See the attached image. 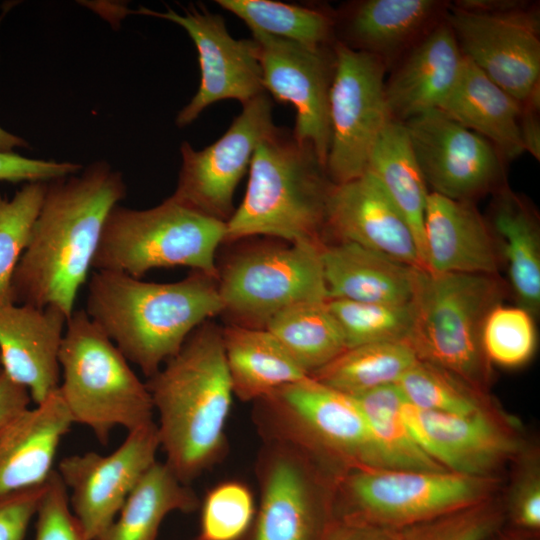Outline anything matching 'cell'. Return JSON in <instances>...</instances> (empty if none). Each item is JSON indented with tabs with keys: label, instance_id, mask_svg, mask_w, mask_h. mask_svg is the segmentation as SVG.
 Instances as JSON below:
<instances>
[{
	"label": "cell",
	"instance_id": "6da1fadb",
	"mask_svg": "<svg viewBox=\"0 0 540 540\" xmlns=\"http://www.w3.org/2000/svg\"><path fill=\"white\" fill-rule=\"evenodd\" d=\"M126 196L122 174L98 162L47 182L28 245L14 271V303L75 311L110 211Z\"/></svg>",
	"mask_w": 540,
	"mask_h": 540
},
{
	"label": "cell",
	"instance_id": "7a4b0ae2",
	"mask_svg": "<svg viewBox=\"0 0 540 540\" xmlns=\"http://www.w3.org/2000/svg\"><path fill=\"white\" fill-rule=\"evenodd\" d=\"M165 463L189 485L224 455L233 388L222 328L207 320L146 382Z\"/></svg>",
	"mask_w": 540,
	"mask_h": 540
},
{
	"label": "cell",
	"instance_id": "3957f363",
	"mask_svg": "<svg viewBox=\"0 0 540 540\" xmlns=\"http://www.w3.org/2000/svg\"><path fill=\"white\" fill-rule=\"evenodd\" d=\"M222 309L217 279L191 270L184 279L170 283L94 271L84 310L125 358L150 378L199 325Z\"/></svg>",
	"mask_w": 540,
	"mask_h": 540
},
{
	"label": "cell",
	"instance_id": "277c9868",
	"mask_svg": "<svg viewBox=\"0 0 540 540\" xmlns=\"http://www.w3.org/2000/svg\"><path fill=\"white\" fill-rule=\"evenodd\" d=\"M243 200L226 222L224 243L267 237L322 248L334 183L316 153L275 128L253 154Z\"/></svg>",
	"mask_w": 540,
	"mask_h": 540
},
{
	"label": "cell",
	"instance_id": "5b68a950",
	"mask_svg": "<svg viewBox=\"0 0 540 540\" xmlns=\"http://www.w3.org/2000/svg\"><path fill=\"white\" fill-rule=\"evenodd\" d=\"M59 365L58 391L73 423L89 427L99 442L117 426L131 431L154 421L146 383L84 309L67 319Z\"/></svg>",
	"mask_w": 540,
	"mask_h": 540
},
{
	"label": "cell",
	"instance_id": "8992f818",
	"mask_svg": "<svg viewBox=\"0 0 540 540\" xmlns=\"http://www.w3.org/2000/svg\"><path fill=\"white\" fill-rule=\"evenodd\" d=\"M225 234V222L172 195L145 210L116 205L106 218L92 269L141 279L153 269L185 266L218 279L216 252Z\"/></svg>",
	"mask_w": 540,
	"mask_h": 540
},
{
	"label": "cell",
	"instance_id": "52a82bcc",
	"mask_svg": "<svg viewBox=\"0 0 540 540\" xmlns=\"http://www.w3.org/2000/svg\"><path fill=\"white\" fill-rule=\"evenodd\" d=\"M496 276L416 271L413 325L406 344L420 361L448 370L482 390L488 362L480 333L488 311L501 303Z\"/></svg>",
	"mask_w": 540,
	"mask_h": 540
},
{
	"label": "cell",
	"instance_id": "ba28073f",
	"mask_svg": "<svg viewBox=\"0 0 540 540\" xmlns=\"http://www.w3.org/2000/svg\"><path fill=\"white\" fill-rule=\"evenodd\" d=\"M258 402L270 434L292 442L335 475L388 469L353 397L309 376Z\"/></svg>",
	"mask_w": 540,
	"mask_h": 540
},
{
	"label": "cell",
	"instance_id": "9c48e42d",
	"mask_svg": "<svg viewBox=\"0 0 540 540\" xmlns=\"http://www.w3.org/2000/svg\"><path fill=\"white\" fill-rule=\"evenodd\" d=\"M321 249L264 237L235 250L217 265L221 315L228 324L266 329L292 304L327 301Z\"/></svg>",
	"mask_w": 540,
	"mask_h": 540
},
{
	"label": "cell",
	"instance_id": "30bf717a",
	"mask_svg": "<svg viewBox=\"0 0 540 540\" xmlns=\"http://www.w3.org/2000/svg\"><path fill=\"white\" fill-rule=\"evenodd\" d=\"M495 479L448 470L354 469L336 482L341 504L334 515L400 530L492 498Z\"/></svg>",
	"mask_w": 540,
	"mask_h": 540
},
{
	"label": "cell",
	"instance_id": "8fae6325",
	"mask_svg": "<svg viewBox=\"0 0 540 540\" xmlns=\"http://www.w3.org/2000/svg\"><path fill=\"white\" fill-rule=\"evenodd\" d=\"M334 51L325 167L331 181L341 184L366 172L372 149L391 118L385 97V64L337 42Z\"/></svg>",
	"mask_w": 540,
	"mask_h": 540
},
{
	"label": "cell",
	"instance_id": "7c38bea8",
	"mask_svg": "<svg viewBox=\"0 0 540 540\" xmlns=\"http://www.w3.org/2000/svg\"><path fill=\"white\" fill-rule=\"evenodd\" d=\"M269 439L252 540H322L334 517V495L323 492L318 463L284 438Z\"/></svg>",
	"mask_w": 540,
	"mask_h": 540
},
{
	"label": "cell",
	"instance_id": "4fadbf2b",
	"mask_svg": "<svg viewBox=\"0 0 540 540\" xmlns=\"http://www.w3.org/2000/svg\"><path fill=\"white\" fill-rule=\"evenodd\" d=\"M427 186L464 202L505 187V162L485 138L431 110L403 123Z\"/></svg>",
	"mask_w": 540,
	"mask_h": 540
},
{
	"label": "cell",
	"instance_id": "5bb4252c",
	"mask_svg": "<svg viewBox=\"0 0 540 540\" xmlns=\"http://www.w3.org/2000/svg\"><path fill=\"white\" fill-rule=\"evenodd\" d=\"M272 108V101L263 93L243 105L213 144L197 151L183 142L178 184L172 196L226 223L235 211L234 192L249 171L256 147L275 128Z\"/></svg>",
	"mask_w": 540,
	"mask_h": 540
},
{
	"label": "cell",
	"instance_id": "9a60e30c",
	"mask_svg": "<svg viewBox=\"0 0 540 540\" xmlns=\"http://www.w3.org/2000/svg\"><path fill=\"white\" fill-rule=\"evenodd\" d=\"M251 33L257 46L264 90L277 101L294 106V138L310 147L325 166L330 146L334 44L312 47L258 31Z\"/></svg>",
	"mask_w": 540,
	"mask_h": 540
},
{
	"label": "cell",
	"instance_id": "2e32d148",
	"mask_svg": "<svg viewBox=\"0 0 540 540\" xmlns=\"http://www.w3.org/2000/svg\"><path fill=\"white\" fill-rule=\"evenodd\" d=\"M157 423L131 431L113 452H86L64 457L59 473L71 509L90 540H96L115 520L127 497L157 461Z\"/></svg>",
	"mask_w": 540,
	"mask_h": 540
},
{
	"label": "cell",
	"instance_id": "e0dca14e",
	"mask_svg": "<svg viewBox=\"0 0 540 540\" xmlns=\"http://www.w3.org/2000/svg\"><path fill=\"white\" fill-rule=\"evenodd\" d=\"M446 20L463 55L524 104L540 87V20L536 5L482 14L451 5Z\"/></svg>",
	"mask_w": 540,
	"mask_h": 540
},
{
	"label": "cell",
	"instance_id": "ac0fdd59",
	"mask_svg": "<svg viewBox=\"0 0 540 540\" xmlns=\"http://www.w3.org/2000/svg\"><path fill=\"white\" fill-rule=\"evenodd\" d=\"M135 13L166 19L186 30L198 54L201 80L196 94L177 115L176 124H191L210 105L233 99L246 104L265 93L257 46L253 39L237 40L224 19L204 6H190L184 14L141 7Z\"/></svg>",
	"mask_w": 540,
	"mask_h": 540
},
{
	"label": "cell",
	"instance_id": "d6986e66",
	"mask_svg": "<svg viewBox=\"0 0 540 540\" xmlns=\"http://www.w3.org/2000/svg\"><path fill=\"white\" fill-rule=\"evenodd\" d=\"M402 413L419 447L448 471L492 477L520 453L519 441L492 409L459 415L419 409L405 400Z\"/></svg>",
	"mask_w": 540,
	"mask_h": 540
},
{
	"label": "cell",
	"instance_id": "ffe728a7",
	"mask_svg": "<svg viewBox=\"0 0 540 540\" xmlns=\"http://www.w3.org/2000/svg\"><path fill=\"white\" fill-rule=\"evenodd\" d=\"M326 237L327 242H352L425 270L411 228L368 172L334 184L327 205Z\"/></svg>",
	"mask_w": 540,
	"mask_h": 540
},
{
	"label": "cell",
	"instance_id": "44dd1931",
	"mask_svg": "<svg viewBox=\"0 0 540 540\" xmlns=\"http://www.w3.org/2000/svg\"><path fill=\"white\" fill-rule=\"evenodd\" d=\"M441 0H358L334 15L335 42L379 58L389 70L411 47L446 19Z\"/></svg>",
	"mask_w": 540,
	"mask_h": 540
},
{
	"label": "cell",
	"instance_id": "7402d4cb",
	"mask_svg": "<svg viewBox=\"0 0 540 540\" xmlns=\"http://www.w3.org/2000/svg\"><path fill=\"white\" fill-rule=\"evenodd\" d=\"M67 319L54 306L0 303L1 370L24 386L35 404L59 387V351Z\"/></svg>",
	"mask_w": 540,
	"mask_h": 540
},
{
	"label": "cell",
	"instance_id": "603a6c76",
	"mask_svg": "<svg viewBox=\"0 0 540 540\" xmlns=\"http://www.w3.org/2000/svg\"><path fill=\"white\" fill-rule=\"evenodd\" d=\"M464 55L445 19L388 71L385 97L391 120L404 123L441 104L456 86Z\"/></svg>",
	"mask_w": 540,
	"mask_h": 540
},
{
	"label": "cell",
	"instance_id": "cb8c5ba5",
	"mask_svg": "<svg viewBox=\"0 0 540 540\" xmlns=\"http://www.w3.org/2000/svg\"><path fill=\"white\" fill-rule=\"evenodd\" d=\"M425 270L496 276L501 261L488 222L471 202L430 192L423 227Z\"/></svg>",
	"mask_w": 540,
	"mask_h": 540
},
{
	"label": "cell",
	"instance_id": "d4e9b609",
	"mask_svg": "<svg viewBox=\"0 0 540 540\" xmlns=\"http://www.w3.org/2000/svg\"><path fill=\"white\" fill-rule=\"evenodd\" d=\"M73 424L58 389L0 429V496L43 485Z\"/></svg>",
	"mask_w": 540,
	"mask_h": 540
},
{
	"label": "cell",
	"instance_id": "484cf974",
	"mask_svg": "<svg viewBox=\"0 0 540 540\" xmlns=\"http://www.w3.org/2000/svg\"><path fill=\"white\" fill-rule=\"evenodd\" d=\"M328 300L405 304L412 300L418 269L346 241L321 249Z\"/></svg>",
	"mask_w": 540,
	"mask_h": 540
},
{
	"label": "cell",
	"instance_id": "4316f807",
	"mask_svg": "<svg viewBox=\"0 0 540 540\" xmlns=\"http://www.w3.org/2000/svg\"><path fill=\"white\" fill-rule=\"evenodd\" d=\"M439 110L489 141L506 161L525 152L520 131L521 103L465 56L460 78Z\"/></svg>",
	"mask_w": 540,
	"mask_h": 540
},
{
	"label": "cell",
	"instance_id": "83f0119b",
	"mask_svg": "<svg viewBox=\"0 0 540 540\" xmlns=\"http://www.w3.org/2000/svg\"><path fill=\"white\" fill-rule=\"evenodd\" d=\"M222 339L233 393L241 401H258L309 377L266 329L227 324Z\"/></svg>",
	"mask_w": 540,
	"mask_h": 540
},
{
	"label": "cell",
	"instance_id": "f1b7e54d",
	"mask_svg": "<svg viewBox=\"0 0 540 540\" xmlns=\"http://www.w3.org/2000/svg\"><path fill=\"white\" fill-rule=\"evenodd\" d=\"M489 225L497 244H501L519 306L536 313L540 305V243L535 212L503 187L496 192Z\"/></svg>",
	"mask_w": 540,
	"mask_h": 540
},
{
	"label": "cell",
	"instance_id": "f546056e",
	"mask_svg": "<svg viewBox=\"0 0 540 540\" xmlns=\"http://www.w3.org/2000/svg\"><path fill=\"white\" fill-rule=\"evenodd\" d=\"M381 185L415 237L423 264V227L428 192L403 123L390 120L369 157L367 170Z\"/></svg>",
	"mask_w": 540,
	"mask_h": 540
},
{
	"label": "cell",
	"instance_id": "4dcf8cb0",
	"mask_svg": "<svg viewBox=\"0 0 540 540\" xmlns=\"http://www.w3.org/2000/svg\"><path fill=\"white\" fill-rule=\"evenodd\" d=\"M199 499L165 462L156 461L131 491L112 524L96 540H157L166 516L191 513Z\"/></svg>",
	"mask_w": 540,
	"mask_h": 540
},
{
	"label": "cell",
	"instance_id": "1f68e13d",
	"mask_svg": "<svg viewBox=\"0 0 540 540\" xmlns=\"http://www.w3.org/2000/svg\"><path fill=\"white\" fill-rule=\"evenodd\" d=\"M266 330L309 376L347 349L327 301L292 304L279 311Z\"/></svg>",
	"mask_w": 540,
	"mask_h": 540
},
{
	"label": "cell",
	"instance_id": "d6a6232c",
	"mask_svg": "<svg viewBox=\"0 0 540 540\" xmlns=\"http://www.w3.org/2000/svg\"><path fill=\"white\" fill-rule=\"evenodd\" d=\"M404 342H378L347 348L310 377L348 396L396 384L417 361Z\"/></svg>",
	"mask_w": 540,
	"mask_h": 540
},
{
	"label": "cell",
	"instance_id": "836d02e7",
	"mask_svg": "<svg viewBox=\"0 0 540 540\" xmlns=\"http://www.w3.org/2000/svg\"><path fill=\"white\" fill-rule=\"evenodd\" d=\"M353 398L388 469L446 470L419 447L409 432L402 413L405 398L396 384L381 386Z\"/></svg>",
	"mask_w": 540,
	"mask_h": 540
},
{
	"label": "cell",
	"instance_id": "e575fe53",
	"mask_svg": "<svg viewBox=\"0 0 540 540\" xmlns=\"http://www.w3.org/2000/svg\"><path fill=\"white\" fill-rule=\"evenodd\" d=\"M251 31L262 32L306 46L335 44L333 11L273 0H217Z\"/></svg>",
	"mask_w": 540,
	"mask_h": 540
},
{
	"label": "cell",
	"instance_id": "d590c367",
	"mask_svg": "<svg viewBox=\"0 0 540 540\" xmlns=\"http://www.w3.org/2000/svg\"><path fill=\"white\" fill-rule=\"evenodd\" d=\"M396 385L405 400L419 409L459 415L491 410L481 389L424 361L417 360Z\"/></svg>",
	"mask_w": 540,
	"mask_h": 540
},
{
	"label": "cell",
	"instance_id": "8d00e7d4",
	"mask_svg": "<svg viewBox=\"0 0 540 540\" xmlns=\"http://www.w3.org/2000/svg\"><path fill=\"white\" fill-rule=\"evenodd\" d=\"M347 348L378 342L406 343L413 325V307L405 304L327 300Z\"/></svg>",
	"mask_w": 540,
	"mask_h": 540
},
{
	"label": "cell",
	"instance_id": "74e56055",
	"mask_svg": "<svg viewBox=\"0 0 540 540\" xmlns=\"http://www.w3.org/2000/svg\"><path fill=\"white\" fill-rule=\"evenodd\" d=\"M47 182H29L12 199L0 193V303H14L11 281L40 212Z\"/></svg>",
	"mask_w": 540,
	"mask_h": 540
},
{
	"label": "cell",
	"instance_id": "f35d334b",
	"mask_svg": "<svg viewBox=\"0 0 540 540\" xmlns=\"http://www.w3.org/2000/svg\"><path fill=\"white\" fill-rule=\"evenodd\" d=\"M480 343L488 363L504 368L523 366L536 350L532 314L521 306L494 305L484 318Z\"/></svg>",
	"mask_w": 540,
	"mask_h": 540
},
{
	"label": "cell",
	"instance_id": "ab89813d",
	"mask_svg": "<svg viewBox=\"0 0 540 540\" xmlns=\"http://www.w3.org/2000/svg\"><path fill=\"white\" fill-rule=\"evenodd\" d=\"M255 515L248 486L239 481L222 482L204 498L196 540H239L253 525Z\"/></svg>",
	"mask_w": 540,
	"mask_h": 540
},
{
	"label": "cell",
	"instance_id": "60d3db41",
	"mask_svg": "<svg viewBox=\"0 0 540 540\" xmlns=\"http://www.w3.org/2000/svg\"><path fill=\"white\" fill-rule=\"evenodd\" d=\"M493 498L400 529L402 540H486L505 524Z\"/></svg>",
	"mask_w": 540,
	"mask_h": 540
},
{
	"label": "cell",
	"instance_id": "b9f144b4",
	"mask_svg": "<svg viewBox=\"0 0 540 540\" xmlns=\"http://www.w3.org/2000/svg\"><path fill=\"white\" fill-rule=\"evenodd\" d=\"M35 517L34 540H90L71 509L68 489L57 470L45 483Z\"/></svg>",
	"mask_w": 540,
	"mask_h": 540
},
{
	"label": "cell",
	"instance_id": "7bdbcfd3",
	"mask_svg": "<svg viewBox=\"0 0 540 540\" xmlns=\"http://www.w3.org/2000/svg\"><path fill=\"white\" fill-rule=\"evenodd\" d=\"M511 496L505 519L511 529L530 535L540 530V479L535 466L526 467Z\"/></svg>",
	"mask_w": 540,
	"mask_h": 540
},
{
	"label": "cell",
	"instance_id": "ee69618b",
	"mask_svg": "<svg viewBox=\"0 0 540 540\" xmlns=\"http://www.w3.org/2000/svg\"><path fill=\"white\" fill-rule=\"evenodd\" d=\"M80 164L32 159L13 152H0V181L50 182L77 174Z\"/></svg>",
	"mask_w": 540,
	"mask_h": 540
},
{
	"label": "cell",
	"instance_id": "f6af8a7d",
	"mask_svg": "<svg viewBox=\"0 0 540 540\" xmlns=\"http://www.w3.org/2000/svg\"><path fill=\"white\" fill-rule=\"evenodd\" d=\"M45 483L0 496V540H24Z\"/></svg>",
	"mask_w": 540,
	"mask_h": 540
},
{
	"label": "cell",
	"instance_id": "bcb514c9",
	"mask_svg": "<svg viewBox=\"0 0 540 540\" xmlns=\"http://www.w3.org/2000/svg\"><path fill=\"white\" fill-rule=\"evenodd\" d=\"M322 540H402L401 531L334 515Z\"/></svg>",
	"mask_w": 540,
	"mask_h": 540
},
{
	"label": "cell",
	"instance_id": "7dc6e473",
	"mask_svg": "<svg viewBox=\"0 0 540 540\" xmlns=\"http://www.w3.org/2000/svg\"><path fill=\"white\" fill-rule=\"evenodd\" d=\"M30 401L29 391L0 370V429L29 408Z\"/></svg>",
	"mask_w": 540,
	"mask_h": 540
},
{
	"label": "cell",
	"instance_id": "c3c4849f",
	"mask_svg": "<svg viewBox=\"0 0 540 540\" xmlns=\"http://www.w3.org/2000/svg\"><path fill=\"white\" fill-rule=\"evenodd\" d=\"M539 95L531 97L522 105L520 119L521 138L524 150L534 158H540Z\"/></svg>",
	"mask_w": 540,
	"mask_h": 540
},
{
	"label": "cell",
	"instance_id": "681fc988",
	"mask_svg": "<svg viewBox=\"0 0 540 540\" xmlns=\"http://www.w3.org/2000/svg\"><path fill=\"white\" fill-rule=\"evenodd\" d=\"M453 7L482 14H505L528 9L535 4L524 0H457Z\"/></svg>",
	"mask_w": 540,
	"mask_h": 540
},
{
	"label": "cell",
	"instance_id": "f907efd6",
	"mask_svg": "<svg viewBox=\"0 0 540 540\" xmlns=\"http://www.w3.org/2000/svg\"><path fill=\"white\" fill-rule=\"evenodd\" d=\"M1 20V17H0ZM28 144L0 127V152H12L15 147H26Z\"/></svg>",
	"mask_w": 540,
	"mask_h": 540
},
{
	"label": "cell",
	"instance_id": "816d5d0a",
	"mask_svg": "<svg viewBox=\"0 0 540 540\" xmlns=\"http://www.w3.org/2000/svg\"><path fill=\"white\" fill-rule=\"evenodd\" d=\"M538 535H530L504 526L486 540H536Z\"/></svg>",
	"mask_w": 540,
	"mask_h": 540
},
{
	"label": "cell",
	"instance_id": "f5cc1de1",
	"mask_svg": "<svg viewBox=\"0 0 540 540\" xmlns=\"http://www.w3.org/2000/svg\"><path fill=\"white\" fill-rule=\"evenodd\" d=\"M0 370H1V361H0Z\"/></svg>",
	"mask_w": 540,
	"mask_h": 540
}]
</instances>
